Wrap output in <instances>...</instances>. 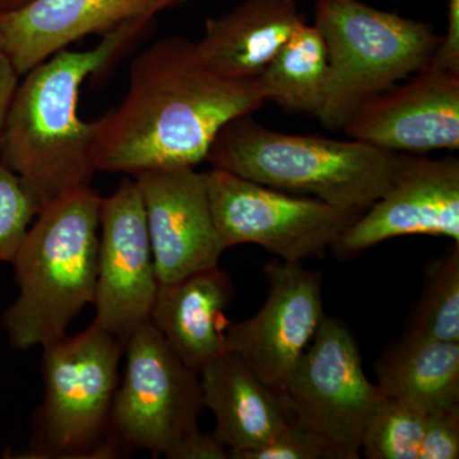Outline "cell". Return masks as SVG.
<instances>
[{"mask_svg": "<svg viewBox=\"0 0 459 459\" xmlns=\"http://www.w3.org/2000/svg\"><path fill=\"white\" fill-rule=\"evenodd\" d=\"M374 369L383 397L425 411L459 403V342L404 331L380 353Z\"/></svg>", "mask_w": 459, "mask_h": 459, "instance_id": "obj_19", "label": "cell"}, {"mask_svg": "<svg viewBox=\"0 0 459 459\" xmlns=\"http://www.w3.org/2000/svg\"><path fill=\"white\" fill-rule=\"evenodd\" d=\"M244 459H340L333 446L298 419Z\"/></svg>", "mask_w": 459, "mask_h": 459, "instance_id": "obj_24", "label": "cell"}, {"mask_svg": "<svg viewBox=\"0 0 459 459\" xmlns=\"http://www.w3.org/2000/svg\"><path fill=\"white\" fill-rule=\"evenodd\" d=\"M157 290L140 188L134 178L124 179L101 202L93 325L126 342L150 320Z\"/></svg>", "mask_w": 459, "mask_h": 459, "instance_id": "obj_10", "label": "cell"}, {"mask_svg": "<svg viewBox=\"0 0 459 459\" xmlns=\"http://www.w3.org/2000/svg\"><path fill=\"white\" fill-rule=\"evenodd\" d=\"M20 80L21 75L17 74L16 68L12 65L9 57L0 50V140H2L9 108Z\"/></svg>", "mask_w": 459, "mask_h": 459, "instance_id": "obj_27", "label": "cell"}, {"mask_svg": "<svg viewBox=\"0 0 459 459\" xmlns=\"http://www.w3.org/2000/svg\"><path fill=\"white\" fill-rule=\"evenodd\" d=\"M44 349V400L35 416L32 458H108L117 455L111 409L124 342L91 325Z\"/></svg>", "mask_w": 459, "mask_h": 459, "instance_id": "obj_7", "label": "cell"}, {"mask_svg": "<svg viewBox=\"0 0 459 459\" xmlns=\"http://www.w3.org/2000/svg\"><path fill=\"white\" fill-rule=\"evenodd\" d=\"M204 406L213 412V435L229 458L258 451L296 419L285 392L256 376L237 353L225 351L199 371Z\"/></svg>", "mask_w": 459, "mask_h": 459, "instance_id": "obj_16", "label": "cell"}, {"mask_svg": "<svg viewBox=\"0 0 459 459\" xmlns=\"http://www.w3.org/2000/svg\"><path fill=\"white\" fill-rule=\"evenodd\" d=\"M38 213L20 178L0 160V262H12Z\"/></svg>", "mask_w": 459, "mask_h": 459, "instance_id": "obj_23", "label": "cell"}, {"mask_svg": "<svg viewBox=\"0 0 459 459\" xmlns=\"http://www.w3.org/2000/svg\"><path fill=\"white\" fill-rule=\"evenodd\" d=\"M285 385L296 419L318 433L340 459H358L382 394L365 376L356 338L343 320L323 316Z\"/></svg>", "mask_w": 459, "mask_h": 459, "instance_id": "obj_9", "label": "cell"}, {"mask_svg": "<svg viewBox=\"0 0 459 459\" xmlns=\"http://www.w3.org/2000/svg\"><path fill=\"white\" fill-rule=\"evenodd\" d=\"M303 22L295 0H244L228 13L208 18L195 47L214 74L258 80Z\"/></svg>", "mask_w": 459, "mask_h": 459, "instance_id": "obj_18", "label": "cell"}, {"mask_svg": "<svg viewBox=\"0 0 459 459\" xmlns=\"http://www.w3.org/2000/svg\"><path fill=\"white\" fill-rule=\"evenodd\" d=\"M186 0H31L0 14V50L22 77L33 66L72 42L113 31L132 22H151L156 14Z\"/></svg>", "mask_w": 459, "mask_h": 459, "instance_id": "obj_15", "label": "cell"}, {"mask_svg": "<svg viewBox=\"0 0 459 459\" xmlns=\"http://www.w3.org/2000/svg\"><path fill=\"white\" fill-rule=\"evenodd\" d=\"M459 458V403L428 411L419 459Z\"/></svg>", "mask_w": 459, "mask_h": 459, "instance_id": "obj_25", "label": "cell"}, {"mask_svg": "<svg viewBox=\"0 0 459 459\" xmlns=\"http://www.w3.org/2000/svg\"><path fill=\"white\" fill-rule=\"evenodd\" d=\"M150 22L105 33L90 50H62L33 66L18 83L0 140V160L20 178L39 211L89 186L92 123L78 113L81 86L113 63Z\"/></svg>", "mask_w": 459, "mask_h": 459, "instance_id": "obj_2", "label": "cell"}, {"mask_svg": "<svg viewBox=\"0 0 459 459\" xmlns=\"http://www.w3.org/2000/svg\"><path fill=\"white\" fill-rule=\"evenodd\" d=\"M126 374L115 394L111 430L117 442L155 457L225 459L226 446L199 428L201 377L172 351L152 323L124 342Z\"/></svg>", "mask_w": 459, "mask_h": 459, "instance_id": "obj_6", "label": "cell"}, {"mask_svg": "<svg viewBox=\"0 0 459 459\" xmlns=\"http://www.w3.org/2000/svg\"><path fill=\"white\" fill-rule=\"evenodd\" d=\"M258 82L267 101L318 117L327 91L328 56L316 26L301 23L259 75Z\"/></svg>", "mask_w": 459, "mask_h": 459, "instance_id": "obj_20", "label": "cell"}, {"mask_svg": "<svg viewBox=\"0 0 459 459\" xmlns=\"http://www.w3.org/2000/svg\"><path fill=\"white\" fill-rule=\"evenodd\" d=\"M159 285L219 265L225 252L211 212L205 175L195 168L160 169L134 175Z\"/></svg>", "mask_w": 459, "mask_h": 459, "instance_id": "obj_14", "label": "cell"}, {"mask_svg": "<svg viewBox=\"0 0 459 459\" xmlns=\"http://www.w3.org/2000/svg\"><path fill=\"white\" fill-rule=\"evenodd\" d=\"M102 197L89 186L36 214L12 259L18 285L3 325L12 347H45L65 336L95 300Z\"/></svg>", "mask_w": 459, "mask_h": 459, "instance_id": "obj_3", "label": "cell"}, {"mask_svg": "<svg viewBox=\"0 0 459 459\" xmlns=\"http://www.w3.org/2000/svg\"><path fill=\"white\" fill-rule=\"evenodd\" d=\"M397 159L398 153L361 141L272 131L252 114L226 124L207 155L213 169L356 216L385 195Z\"/></svg>", "mask_w": 459, "mask_h": 459, "instance_id": "obj_4", "label": "cell"}, {"mask_svg": "<svg viewBox=\"0 0 459 459\" xmlns=\"http://www.w3.org/2000/svg\"><path fill=\"white\" fill-rule=\"evenodd\" d=\"M428 411L410 402L383 397L361 439L368 459H419Z\"/></svg>", "mask_w": 459, "mask_h": 459, "instance_id": "obj_22", "label": "cell"}, {"mask_svg": "<svg viewBox=\"0 0 459 459\" xmlns=\"http://www.w3.org/2000/svg\"><path fill=\"white\" fill-rule=\"evenodd\" d=\"M343 131L395 153L458 150L459 72L429 63L410 82L362 102Z\"/></svg>", "mask_w": 459, "mask_h": 459, "instance_id": "obj_13", "label": "cell"}, {"mask_svg": "<svg viewBox=\"0 0 459 459\" xmlns=\"http://www.w3.org/2000/svg\"><path fill=\"white\" fill-rule=\"evenodd\" d=\"M268 295L262 309L225 327L226 350L237 353L265 385L285 392L296 362L313 340L323 312L322 274L301 263L264 265Z\"/></svg>", "mask_w": 459, "mask_h": 459, "instance_id": "obj_12", "label": "cell"}, {"mask_svg": "<svg viewBox=\"0 0 459 459\" xmlns=\"http://www.w3.org/2000/svg\"><path fill=\"white\" fill-rule=\"evenodd\" d=\"M430 235L459 243V161L398 153L394 179L332 244L338 259H351L398 237Z\"/></svg>", "mask_w": 459, "mask_h": 459, "instance_id": "obj_11", "label": "cell"}, {"mask_svg": "<svg viewBox=\"0 0 459 459\" xmlns=\"http://www.w3.org/2000/svg\"><path fill=\"white\" fill-rule=\"evenodd\" d=\"M264 102L258 80L221 77L195 41L161 39L132 60L123 101L92 122L93 168L132 177L195 168L226 124Z\"/></svg>", "mask_w": 459, "mask_h": 459, "instance_id": "obj_1", "label": "cell"}, {"mask_svg": "<svg viewBox=\"0 0 459 459\" xmlns=\"http://www.w3.org/2000/svg\"><path fill=\"white\" fill-rule=\"evenodd\" d=\"M232 295L231 279L219 265L195 272L159 285L150 322L178 358L199 373L228 351L222 322Z\"/></svg>", "mask_w": 459, "mask_h": 459, "instance_id": "obj_17", "label": "cell"}, {"mask_svg": "<svg viewBox=\"0 0 459 459\" xmlns=\"http://www.w3.org/2000/svg\"><path fill=\"white\" fill-rule=\"evenodd\" d=\"M404 331L459 342V243L425 271L424 289Z\"/></svg>", "mask_w": 459, "mask_h": 459, "instance_id": "obj_21", "label": "cell"}, {"mask_svg": "<svg viewBox=\"0 0 459 459\" xmlns=\"http://www.w3.org/2000/svg\"><path fill=\"white\" fill-rule=\"evenodd\" d=\"M31 0H0V14L11 13L22 8Z\"/></svg>", "mask_w": 459, "mask_h": 459, "instance_id": "obj_28", "label": "cell"}, {"mask_svg": "<svg viewBox=\"0 0 459 459\" xmlns=\"http://www.w3.org/2000/svg\"><path fill=\"white\" fill-rule=\"evenodd\" d=\"M430 62L459 72V0H448L446 33Z\"/></svg>", "mask_w": 459, "mask_h": 459, "instance_id": "obj_26", "label": "cell"}, {"mask_svg": "<svg viewBox=\"0 0 459 459\" xmlns=\"http://www.w3.org/2000/svg\"><path fill=\"white\" fill-rule=\"evenodd\" d=\"M327 48L328 82L319 122L346 128L362 102L430 63L442 38L422 21L361 0H316V23Z\"/></svg>", "mask_w": 459, "mask_h": 459, "instance_id": "obj_5", "label": "cell"}, {"mask_svg": "<svg viewBox=\"0 0 459 459\" xmlns=\"http://www.w3.org/2000/svg\"><path fill=\"white\" fill-rule=\"evenodd\" d=\"M214 226L223 249L256 244L282 261L322 258L359 216L325 202L244 179L205 172Z\"/></svg>", "mask_w": 459, "mask_h": 459, "instance_id": "obj_8", "label": "cell"}]
</instances>
